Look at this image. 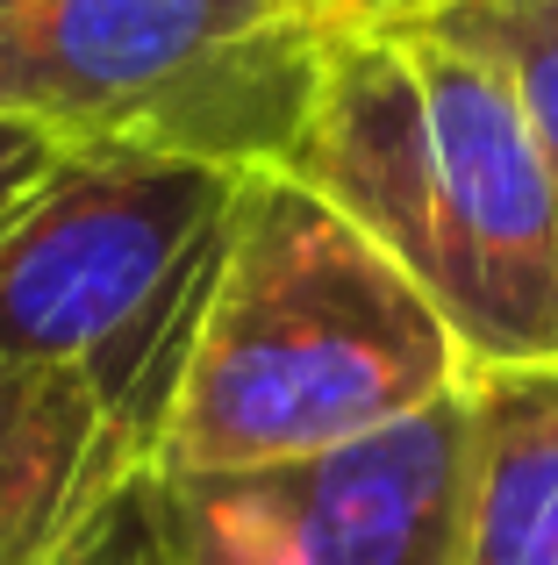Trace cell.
<instances>
[{"label": "cell", "mask_w": 558, "mask_h": 565, "mask_svg": "<svg viewBox=\"0 0 558 565\" xmlns=\"http://www.w3.org/2000/svg\"><path fill=\"white\" fill-rule=\"evenodd\" d=\"M293 180L430 294L473 365H558V172L487 57L408 8L336 22Z\"/></svg>", "instance_id": "1"}, {"label": "cell", "mask_w": 558, "mask_h": 565, "mask_svg": "<svg viewBox=\"0 0 558 565\" xmlns=\"http://www.w3.org/2000/svg\"><path fill=\"white\" fill-rule=\"evenodd\" d=\"M437 301L308 180L244 172L223 279L151 472H251L379 437L465 394Z\"/></svg>", "instance_id": "2"}, {"label": "cell", "mask_w": 558, "mask_h": 565, "mask_svg": "<svg viewBox=\"0 0 558 565\" xmlns=\"http://www.w3.org/2000/svg\"><path fill=\"white\" fill-rule=\"evenodd\" d=\"M244 166L165 143H72L0 222V359L65 365L158 466L208 294L237 230Z\"/></svg>", "instance_id": "3"}, {"label": "cell", "mask_w": 558, "mask_h": 565, "mask_svg": "<svg viewBox=\"0 0 558 565\" xmlns=\"http://www.w3.org/2000/svg\"><path fill=\"white\" fill-rule=\"evenodd\" d=\"M322 43L308 0H0V115L293 172Z\"/></svg>", "instance_id": "4"}, {"label": "cell", "mask_w": 558, "mask_h": 565, "mask_svg": "<svg viewBox=\"0 0 558 565\" xmlns=\"http://www.w3.org/2000/svg\"><path fill=\"white\" fill-rule=\"evenodd\" d=\"M465 394L251 472H143L165 565H451L465 509Z\"/></svg>", "instance_id": "5"}, {"label": "cell", "mask_w": 558, "mask_h": 565, "mask_svg": "<svg viewBox=\"0 0 558 565\" xmlns=\"http://www.w3.org/2000/svg\"><path fill=\"white\" fill-rule=\"evenodd\" d=\"M137 480V444L79 373L0 359V565L79 558Z\"/></svg>", "instance_id": "6"}, {"label": "cell", "mask_w": 558, "mask_h": 565, "mask_svg": "<svg viewBox=\"0 0 558 565\" xmlns=\"http://www.w3.org/2000/svg\"><path fill=\"white\" fill-rule=\"evenodd\" d=\"M451 565H558V365H473Z\"/></svg>", "instance_id": "7"}, {"label": "cell", "mask_w": 558, "mask_h": 565, "mask_svg": "<svg viewBox=\"0 0 558 565\" xmlns=\"http://www.w3.org/2000/svg\"><path fill=\"white\" fill-rule=\"evenodd\" d=\"M473 57H487L516 86L537 143L558 172V0H444V8H408Z\"/></svg>", "instance_id": "8"}, {"label": "cell", "mask_w": 558, "mask_h": 565, "mask_svg": "<svg viewBox=\"0 0 558 565\" xmlns=\"http://www.w3.org/2000/svg\"><path fill=\"white\" fill-rule=\"evenodd\" d=\"M65 151H72V143L57 137V129L22 122V115H0V222L51 180L57 166H65Z\"/></svg>", "instance_id": "9"}, {"label": "cell", "mask_w": 558, "mask_h": 565, "mask_svg": "<svg viewBox=\"0 0 558 565\" xmlns=\"http://www.w3.org/2000/svg\"><path fill=\"white\" fill-rule=\"evenodd\" d=\"M65 565H165L158 558V530H151V509H143V480L122 494V509L100 523V537L86 544L79 558H65Z\"/></svg>", "instance_id": "10"}, {"label": "cell", "mask_w": 558, "mask_h": 565, "mask_svg": "<svg viewBox=\"0 0 558 565\" xmlns=\"http://www.w3.org/2000/svg\"><path fill=\"white\" fill-rule=\"evenodd\" d=\"M308 8H315L322 22L336 29V22H365V14H387L394 0H308Z\"/></svg>", "instance_id": "11"}, {"label": "cell", "mask_w": 558, "mask_h": 565, "mask_svg": "<svg viewBox=\"0 0 558 565\" xmlns=\"http://www.w3.org/2000/svg\"><path fill=\"white\" fill-rule=\"evenodd\" d=\"M394 8H444V0H394Z\"/></svg>", "instance_id": "12"}]
</instances>
